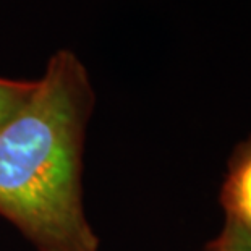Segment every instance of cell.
Instances as JSON below:
<instances>
[{"label": "cell", "mask_w": 251, "mask_h": 251, "mask_svg": "<svg viewBox=\"0 0 251 251\" xmlns=\"http://www.w3.org/2000/svg\"><path fill=\"white\" fill-rule=\"evenodd\" d=\"M94 102L84 63L60 49L28 102L0 128V216L37 251H99L81 181Z\"/></svg>", "instance_id": "cell-1"}, {"label": "cell", "mask_w": 251, "mask_h": 251, "mask_svg": "<svg viewBox=\"0 0 251 251\" xmlns=\"http://www.w3.org/2000/svg\"><path fill=\"white\" fill-rule=\"evenodd\" d=\"M219 201L226 217L251 230V135L235 146Z\"/></svg>", "instance_id": "cell-2"}, {"label": "cell", "mask_w": 251, "mask_h": 251, "mask_svg": "<svg viewBox=\"0 0 251 251\" xmlns=\"http://www.w3.org/2000/svg\"><path fill=\"white\" fill-rule=\"evenodd\" d=\"M36 88V79H10L0 76V128H3L28 102Z\"/></svg>", "instance_id": "cell-3"}, {"label": "cell", "mask_w": 251, "mask_h": 251, "mask_svg": "<svg viewBox=\"0 0 251 251\" xmlns=\"http://www.w3.org/2000/svg\"><path fill=\"white\" fill-rule=\"evenodd\" d=\"M204 251H251V230L226 217L221 232L207 242Z\"/></svg>", "instance_id": "cell-4"}]
</instances>
